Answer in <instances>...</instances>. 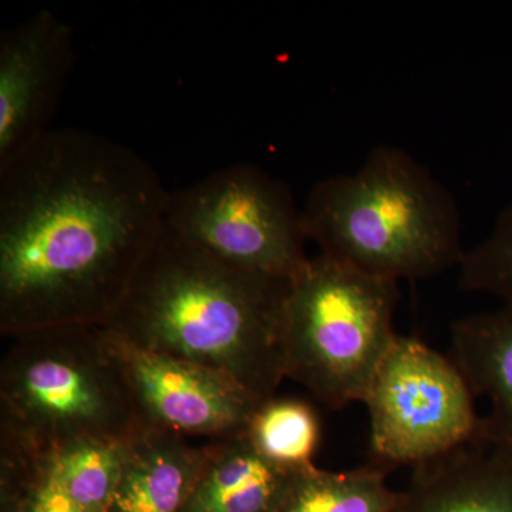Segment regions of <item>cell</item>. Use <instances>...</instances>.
Segmentation results:
<instances>
[{
  "label": "cell",
  "instance_id": "6da1fadb",
  "mask_svg": "<svg viewBox=\"0 0 512 512\" xmlns=\"http://www.w3.org/2000/svg\"><path fill=\"white\" fill-rule=\"evenodd\" d=\"M170 194L136 150L84 128H52L0 170V335L106 326Z\"/></svg>",
  "mask_w": 512,
  "mask_h": 512
},
{
  "label": "cell",
  "instance_id": "30bf717a",
  "mask_svg": "<svg viewBox=\"0 0 512 512\" xmlns=\"http://www.w3.org/2000/svg\"><path fill=\"white\" fill-rule=\"evenodd\" d=\"M393 512H512V454L470 444L420 464Z\"/></svg>",
  "mask_w": 512,
  "mask_h": 512
},
{
  "label": "cell",
  "instance_id": "5bb4252c",
  "mask_svg": "<svg viewBox=\"0 0 512 512\" xmlns=\"http://www.w3.org/2000/svg\"><path fill=\"white\" fill-rule=\"evenodd\" d=\"M390 471L376 463L349 471L303 468L275 512H393L402 491L390 487Z\"/></svg>",
  "mask_w": 512,
  "mask_h": 512
},
{
  "label": "cell",
  "instance_id": "7c38bea8",
  "mask_svg": "<svg viewBox=\"0 0 512 512\" xmlns=\"http://www.w3.org/2000/svg\"><path fill=\"white\" fill-rule=\"evenodd\" d=\"M208 441L141 427L124 441L123 468L107 512H181L200 480Z\"/></svg>",
  "mask_w": 512,
  "mask_h": 512
},
{
  "label": "cell",
  "instance_id": "9a60e30c",
  "mask_svg": "<svg viewBox=\"0 0 512 512\" xmlns=\"http://www.w3.org/2000/svg\"><path fill=\"white\" fill-rule=\"evenodd\" d=\"M124 440L83 439L39 454L47 476L89 512H107L123 468Z\"/></svg>",
  "mask_w": 512,
  "mask_h": 512
},
{
  "label": "cell",
  "instance_id": "8fae6325",
  "mask_svg": "<svg viewBox=\"0 0 512 512\" xmlns=\"http://www.w3.org/2000/svg\"><path fill=\"white\" fill-rule=\"evenodd\" d=\"M448 356L488 402L477 444L512 454V303L454 322Z\"/></svg>",
  "mask_w": 512,
  "mask_h": 512
},
{
  "label": "cell",
  "instance_id": "9c48e42d",
  "mask_svg": "<svg viewBox=\"0 0 512 512\" xmlns=\"http://www.w3.org/2000/svg\"><path fill=\"white\" fill-rule=\"evenodd\" d=\"M76 64L74 30L49 9L0 33V170L49 133Z\"/></svg>",
  "mask_w": 512,
  "mask_h": 512
},
{
  "label": "cell",
  "instance_id": "ba28073f",
  "mask_svg": "<svg viewBox=\"0 0 512 512\" xmlns=\"http://www.w3.org/2000/svg\"><path fill=\"white\" fill-rule=\"evenodd\" d=\"M109 335L144 427L208 441L247 430L259 403L238 384L207 367Z\"/></svg>",
  "mask_w": 512,
  "mask_h": 512
},
{
  "label": "cell",
  "instance_id": "8992f818",
  "mask_svg": "<svg viewBox=\"0 0 512 512\" xmlns=\"http://www.w3.org/2000/svg\"><path fill=\"white\" fill-rule=\"evenodd\" d=\"M165 227L228 264L291 279L308 261L302 208L289 185L251 164L171 191Z\"/></svg>",
  "mask_w": 512,
  "mask_h": 512
},
{
  "label": "cell",
  "instance_id": "5b68a950",
  "mask_svg": "<svg viewBox=\"0 0 512 512\" xmlns=\"http://www.w3.org/2000/svg\"><path fill=\"white\" fill-rule=\"evenodd\" d=\"M399 282L322 254L289 279L282 309L285 379L332 410L363 403L397 338Z\"/></svg>",
  "mask_w": 512,
  "mask_h": 512
},
{
  "label": "cell",
  "instance_id": "e0dca14e",
  "mask_svg": "<svg viewBox=\"0 0 512 512\" xmlns=\"http://www.w3.org/2000/svg\"><path fill=\"white\" fill-rule=\"evenodd\" d=\"M458 269L461 291L485 293L512 303V202L488 237L466 251Z\"/></svg>",
  "mask_w": 512,
  "mask_h": 512
},
{
  "label": "cell",
  "instance_id": "4fadbf2b",
  "mask_svg": "<svg viewBox=\"0 0 512 512\" xmlns=\"http://www.w3.org/2000/svg\"><path fill=\"white\" fill-rule=\"evenodd\" d=\"M296 471L269 463L247 434L208 441V457L181 512H275Z\"/></svg>",
  "mask_w": 512,
  "mask_h": 512
},
{
  "label": "cell",
  "instance_id": "3957f363",
  "mask_svg": "<svg viewBox=\"0 0 512 512\" xmlns=\"http://www.w3.org/2000/svg\"><path fill=\"white\" fill-rule=\"evenodd\" d=\"M302 221L319 254L396 282L433 278L466 254L453 194L400 147L373 148L353 173L313 185Z\"/></svg>",
  "mask_w": 512,
  "mask_h": 512
},
{
  "label": "cell",
  "instance_id": "7a4b0ae2",
  "mask_svg": "<svg viewBox=\"0 0 512 512\" xmlns=\"http://www.w3.org/2000/svg\"><path fill=\"white\" fill-rule=\"evenodd\" d=\"M288 282L215 258L164 224L104 328L136 348L220 373L261 404L285 380Z\"/></svg>",
  "mask_w": 512,
  "mask_h": 512
},
{
  "label": "cell",
  "instance_id": "277c9868",
  "mask_svg": "<svg viewBox=\"0 0 512 512\" xmlns=\"http://www.w3.org/2000/svg\"><path fill=\"white\" fill-rule=\"evenodd\" d=\"M12 340L0 363V439L45 454L77 440H124L144 427L104 326Z\"/></svg>",
  "mask_w": 512,
  "mask_h": 512
},
{
  "label": "cell",
  "instance_id": "2e32d148",
  "mask_svg": "<svg viewBox=\"0 0 512 512\" xmlns=\"http://www.w3.org/2000/svg\"><path fill=\"white\" fill-rule=\"evenodd\" d=\"M245 434L255 450L275 466L289 471L315 466L319 417L303 400L272 397L259 404Z\"/></svg>",
  "mask_w": 512,
  "mask_h": 512
},
{
  "label": "cell",
  "instance_id": "52a82bcc",
  "mask_svg": "<svg viewBox=\"0 0 512 512\" xmlns=\"http://www.w3.org/2000/svg\"><path fill=\"white\" fill-rule=\"evenodd\" d=\"M476 399L450 356L397 335L363 402L375 463L414 468L477 444Z\"/></svg>",
  "mask_w": 512,
  "mask_h": 512
}]
</instances>
